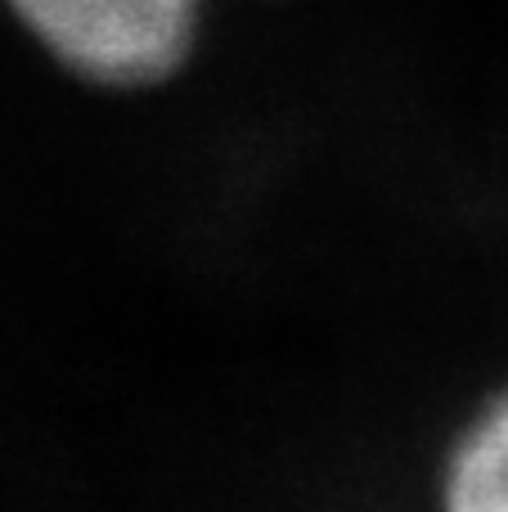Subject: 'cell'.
<instances>
[{
    "instance_id": "6da1fadb",
    "label": "cell",
    "mask_w": 508,
    "mask_h": 512,
    "mask_svg": "<svg viewBox=\"0 0 508 512\" xmlns=\"http://www.w3.org/2000/svg\"><path fill=\"white\" fill-rule=\"evenodd\" d=\"M9 9L72 72L144 86L185 59L198 0H9Z\"/></svg>"
},
{
    "instance_id": "7a4b0ae2",
    "label": "cell",
    "mask_w": 508,
    "mask_h": 512,
    "mask_svg": "<svg viewBox=\"0 0 508 512\" xmlns=\"http://www.w3.org/2000/svg\"><path fill=\"white\" fill-rule=\"evenodd\" d=\"M446 512H508V400L459 441L446 477Z\"/></svg>"
}]
</instances>
